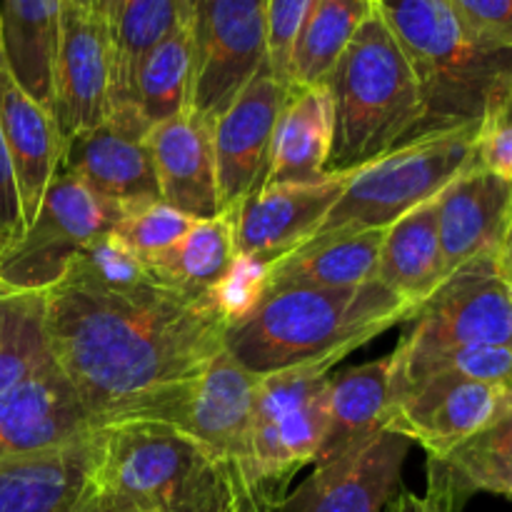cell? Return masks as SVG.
<instances>
[{
    "label": "cell",
    "instance_id": "7",
    "mask_svg": "<svg viewBox=\"0 0 512 512\" xmlns=\"http://www.w3.org/2000/svg\"><path fill=\"white\" fill-rule=\"evenodd\" d=\"M473 345H512V293L493 255L455 270L408 320L390 355V398L425 363Z\"/></svg>",
    "mask_w": 512,
    "mask_h": 512
},
{
    "label": "cell",
    "instance_id": "27",
    "mask_svg": "<svg viewBox=\"0 0 512 512\" xmlns=\"http://www.w3.org/2000/svg\"><path fill=\"white\" fill-rule=\"evenodd\" d=\"M0 25L10 75L50 113L60 0H0Z\"/></svg>",
    "mask_w": 512,
    "mask_h": 512
},
{
    "label": "cell",
    "instance_id": "39",
    "mask_svg": "<svg viewBox=\"0 0 512 512\" xmlns=\"http://www.w3.org/2000/svg\"><path fill=\"white\" fill-rule=\"evenodd\" d=\"M315 0H268V65L290 85V55Z\"/></svg>",
    "mask_w": 512,
    "mask_h": 512
},
{
    "label": "cell",
    "instance_id": "26",
    "mask_svg": "<svg viewBox=\"0 0 512 512\" xmlns=\"http://www.w3.org/2000/svg\"><path fill=\"white\" fill-rule=\"evenodd\" d=\"M375 280L415 308H420L448 280L435 200L418 205L385 228Z\"/></svg>",
    "mask_w": 512,
    "mask_h": 512
},
{
    "label": "cell",
    "instance_id": "3",
    "mask_svg": "<svg viewBox=\"0 0 512 512\" xmlns=\"http://www.w3.org/2000/svg\"><path fill=\"white\" fill-rule=\"evenodd\" d=\"M323 85L333 113L325 173H353L418 135L423 123L418 80L378 8Z\"/></svg>",
    "mask_w": 512,
    "mask_h": 512
},
{
    "label": "cell",
    "instance_id": "11",
    "mask_svg": "<svg viewBox=\"0 0 512 512\" xmlns=\"http://www.w3.org/2000/svg\"><path fill=\"white\" fill-rule=\"evenodd\" d=\"M188 110L218 120L268 63V0H193Z\"/></svg>",
    "mask_w": 512,
    "mask_h": 512
},
{
    "label": "cell",
    "instance_id": "42",
    "mask_svg": "<svg viewBox=\"0 0 512 512\" xmlns=\"http://www.w3.org/2000/svg\"><path fill=\"white\" fill-rule=\"evenodd\" d=\"M25 233L23 213H20L18 188H15L13 165L5 150L3 133H0V255Z\"/></svg>",
    "mask_w": 512,
    "mask_h": 512
},
{
    "label": "cell",
    "instance_id": "6",
    "mask_svg": "<svg viewBox=\"0 0 512 512\" xmlns=\"http://www.w3.org/2000/svg\"><path fill=\"white\" fill-rule=\"evenodd\" d=\"M478 125L423 135L353 170L318 235L385 230L418 205L435 200L460 173L475 165Z\"/></svg>",
    "mask_w": 512,
    "mask_h": 512
},
{
    "label": "cell",
    "instance_id": "15",
    "mask_svg": "<svg viewBox=\"0 0 512 512\" xmlns=\"http://www.w3.org/2000/svg\"><path fill=\"white\" fill-rule=\"evenodd\" d=\"M350 173H328L313 183L260 185L230 208L235 253L270 265L308 243L348 185Z\"/></svg>",
    "mask_w": 512,
    "mask_h": 512
},
{
    "label": "cell",
    "instance_id": "14",
    "mask_svg": "<svg viewBox=\"0 0 512 512\" xmlns=\"http://www.w3.org/2000/svg\"><path fill=\"white\" fill-rule=\"evenodd\" d=\"M510 403V385L438 373L415 383L395 400L388 430L423 445L428 458L438 460L470 435L495 423Z\"/></svg>",
    "mask_w": 512,
    "mask_h": 512
},
{
    "label": "cell",
    "instance_id": "1",
    "mask_svg": "<svg viewBox=\"0 0 512 512\" xmlns=\"http://www.w3.org/2000/svg\"><path fill=\"white\" fill-rule=\"evenodd\" d=\"M55 365L95 428L185 420L205 370L225 350V323L208 295L150 280L110 293L63 278L45 293Z\"/></svg>",
    "mask_w": 512,
    "mask_h": 512
},
{
    "label": "cell",
    "instance_id": "37",
    "mask_svg": "<svg viewBox=\"0 0 512 512\" xmlns=\"http://www.w3.org/2000/svg\"><path fill=\"white\" fill-rule=\"evenodd\" d=\"M268 293V265L255 258L235 255L228 273L210 290V303L225 323V330L258 308Z\"/></svg>",
    "mask_w": 512,
    "mask_h": 512
},
{
    "label": "cell",
    "instance_id": "47",
    "mask_svg": "<svg viewBox=\"0 0 512 512\" xmlns=\"http://www.w3.org/2000/svg\"><path fill=\"white\" fill-rule=\"evenodd\" d=\"M508 498H510V500H512V490H510V493H508Z\"/></svg>",
    "mask_w": 512,
    "mask_h": 512
},
{
    "label": "cell",
    "instance_id": "19",
    "mask_svg": "<svg viewBox=\"0 0 512 512\" xmlns=\"http://www.w3.org/2000/svg\"><path fill=\"white\" fill-rule=\"evenodd\" d=\"M213 125V120L185 110L153 125L145 138L153 155L160 200L195 220L225 213L218 190Z\"/></svg>",
    "mask_w": 512,
    "mask_h": 512
},
{
    "label": "cell",
    "instance_id": "38",
    "mask_svg": "<svg viewBox=\"0 0 512 512\" xmlns=\"http://www.w3.org/2000/svg\"><path fill=\"white\" fill-rule=\"evenodd\" d=\"M475 165L512 183V78L480 118Z\"/></svg>",
    "mask_w": 512,
    "mask_h": 512
},
{
    "label": "cell",
    "instance_id": "41",
    "mask_svg": "<svg viewBox=\"0 0 512 512\" xmlns=\"http://www.w3.org/2000/svg\"><path fill=\"white\" fill-rule=\"evenodd\" d=\"M463 503L465 498L458 493L443 463L428 458V488H425V493L415 495L403 490L390 503L388 512H460Z\"/></svg>",
    "mask_w": 512,
    "mask_h": 512
},
{
    "label": "cell",
    "instance_id": "28",
    "mask_svg": "<svg viewBox=\"0 0 512 512\" xmlns=\"http://www.w3.org/2000/svg\"><path fill=\"white\" fill-rule=\"evenodd\" d=\"M193 0H103L113 48V110L130 105L133 80L140 60L163 38H168L183 20L190 18Z\"/></svg>",
    "mask_w": 512,
    "mask_h": 512
},
{
    "label": "cell",
    "instance_id": "46",
    "mask_svg": "<svg viewBox=\"0 0 512 512\" xmlns=\"http://www.w3.org/2000/svg\"><path fill=\"white\" fill-rule=\"evenodd\" d=\"M0 58H3V25H0Z\"/></svg>",
    "mask_w": 512,
    "mask_h": 512
},
{
    "label": "cell",
    "instance_id": "30",
    "mask_svg": "<svg viewBox=\"0 0 512 512\" xmlns=\"http://www.w3.org/2000/svg\"><path fill=\"white\" fill-rule=\"evenodd\" d=\"M190 80H193V23L188 18L140 60L130 105H135L145 123L153 128L188 110Z\"/></svg>",
    "mask_w": 512,
    "mask_h": 512
},
{
    "label": "cell",
    "instance_id": "5",
    "mask_svg": "<svg viewBox=\"0 0 512 512\" xmlns=\"http://www.w3.org/2000/svg\"><path fill=\"white\" fill-rule=\"evenodd\" d=\"M93 485L133 512H233L223 470L170 423L100 428Z\"/></svg>",
    "mask_w": 512,
    "mask_h": 512
},
{
    "label": "cell",
    "instance_id": "10",
    "mask_svg": "<svg viewBox=\"0 0 512 512\" xmlns=\"http://www.w3.org/2000/svg\"><path fill=\"white\" fill-rule=\"evenodd\" d=\"M258 375L228 353L205 370L180 430L193 435L228 480L233 512H275L260 483L253 445V403Z\"/></svg>",
    "mask_w": 512,
    "mask_h": 512
},
{
    "label": "cell",
    "instance_id": "22",
    "mask_svg": "<svg viewBox=\"0 0 512 512\" xmlns=\"http://www.w3.org/2000/svg\"><path fill=\"white\" fill-rule=\"evenodd\" d=\"M98 430L48 453L0 463V512H73L93 483Z\"/></svg>",
    "mask_w": 512,
    "mask_h": 512
},
{
    "label": "cell",
    "instance_id": "50",
    "mask_svg": "<svg viewBox=\"0 0 512 512\" xmlns=\"http://www.w3.org/2000/svg\"><path fill=\"white\" fill-rule=\"evenodd\" d=\"M510 388H512V385H510Z\"/></svg>",
    "mask_w": 512,
    "mask_h": 512
},
{
    "label": "cell",
    "instance_id": "43",
    "mask_svg": "<svg viewBox=\"0 0 512 512\" xmlns=\"http://www.w3.org/2000/svg\"><path fill=\"white\" fill-rule=\"evenodd\" d=\"M73 512H133V510L125 508V505H120L118 500H113L110 495L100 493V490L90 483V488L85 490L83 500L75 505Z\"/></svg>",
    "mask_w": 512,
    "mask_h": 512
},
{
    "label": "cell",
    "instance_id": "29",
    "mask_svg": "<svg viewBox=\"0 0 512 512\" xmlns=\"http://www.w3.org/2000/svg\"><path fill=\"white\" fill-rule=\"evenodd\" d=\"M233 215L225 210L218 218L195 220L183 240L155 263L145 265L155 283L183 295H210L235 260Z\"/></svg>",
    "mask_w": 512,
    "mask_h": 512
},
{
    "label": "cell",
    "instance_id": "24",
    "mask_svg": "<svg viewBox=\"0 0 512 512\" xmlns=\"http://www.w3.org/2000/svg\"><path fill=\"white\" fill-rule=\"evenodd\" d=\"M390 355L330 375L325 390V435L318 463L338 458L388 428Z\"/></svg>",
    "mask_w": 512,
    "mask_h": 512
},
{
    "label": "cell",
    "instance_id": "21",
    "mask_svg": "<svg viewBox=\"0 0 512 512\" xmlns=\"http://www.w3.org/2000/svg\"><path fill=\"white\" fill-rule=\"evenodd\" d=\"M0 133L13 165L20 213L28 225L63 160V138L53 115L35 103L0 58Z\"/></svg>",
    "mask_w": 512,
    "mask_h": 512
},
{
    "label": "cell",
    "instance_id": "18",
    "mask_svg": "<svg viewBox=\"0 0 512 512\" xmlns=\"http://www.w3.org/2000/svg\"><path fill=\"white\" fill-rule=\"evenodd\" d=\"M95 430L83 400L55 360L0 393V463L63 448Z\"/></svg>",
    "mask_w": 512,
    "mask_h": 512
},
{
    "label": "cell",
    "instance_id": "32",
    "mask_svg": "<svg viewBox=\"0 0 512 512\" xmlns=\"http://www.w3.org/2000/svg\"><path fill=\"white\" fill-rule=\"evenodd\" d=\"M50 363L45 293L0 288V393Z\"/></svg>",
    "mask_w": 512,
    "mask_h": 512
},
{
    "label": "cell",
    "instance_id": "33",
    "mask_svg": "<svg viewBox=\"0 0 512 512\" xmlns=\"http://www.w3.org/2000/svg\"><path fill=\"white\" fill-rule=\"evenodd\" d=\"M438 463H443L463 498L473 493L508 498L512 490V403L495 423L455 445Z\"/></svg>",
    "mask_w": 512,
    "mask_h": 512
},
{
    "label": "cell",
    "instance_id": "12",
    "mask_svg": "<svg viewBox=\"0 0 512 512\" xmlns=\"http://www.w3.org/2000/svg\"><path fill=\"white\" fill-rule=\"evenodd\" d=\"M113 113V48L98 10L60 0L50 115L63 143L98 128Z\"/></svg>",
    "mask_w": 512,
    "mask_h": 512
},
{
    "label": "cell",
    "instance_id": "9",
    "mask_svg": "<svg viewBox=\"0 0 512 512\" xmlns=\"http://www.w3.org/2000/svg\"><path fill=\"white\" fill-rule=\"evenodd\" d=\"M125 210L58 170L25 233L0 255V288L48 293L63 280L70 260L118 225Z\"/></svg>",
    "mask_w": 512,
    "mask_h": 512
},
{
    "label": "cell",
    "instance_id": "2",
    "mask_svg": "<svg viewBox=\"0 0 512 512\" xmlns=\"http://www.w3.org/2000/svg\"><path fill=\"white\" fill-rule=\"evenodd\" d=\"M415 310L378 280L358 288H273L253 313L225 330V353L258 378L315 360H343L393 325L408 323Z\"/></svg>",
    "mask_w": 512,
    "mask_h": 512
},
{
    "label": "cell",
    "instance_id": "8",
    "mask_svg": "<svg viewBox=\"0 0 512 512\" xmlns=\"http://www.w3.org/2000/svg\"><path fill=\"white\" fill-rule=\"evenodd\" d=\"M340 360L325 358L263 375L255 388L253 445L265 498L278 512L305 465H315L325 435V390Z\"/></svg>",
    "mask_w": 512,
    "mask_h": 512
},
{
    "label": "cell",
    "instance_id": "20",
    "mask_svg": "<svg viewBox=\"0 0 512 512\" xmlns=\"http://www.w3.org/2000/svg\"><path fill=\"white\" fill-rule=\"evenodd\" d=\"M435 208L450 278L463 265L495 253L512 220V183L473 165L435 198Z\"/></svg>",
    "mask_w": 512,
    "mask_h": 512
},
{
    "label": "cell",
    "instance_id": "4",
    "mask_svg": "<svg viewBox=\"0 0 512 512\" xmlns=\"http://www.w3.org/2000/svg\"><path fill=\"white\" fill-rule=\"evenodd\" d=\"M423 100L415 138L478 125L512 78V50L475 38L448 0H378Z\"/></svg>",
    "mask_w": 512,
    "mask_h": 512
},
{
    "label": "cell",
    "instance_id": "34",
    "mask_svg": "<svg viewBox=\"0 0 512 512\" xmlns=\"http://www.w3.org/2000/svg\"><path fill=\"white\" fill-rule=\"evenodd\" d=\"M63 278H73L78 283L93 285V288L110 290V293H128V290L148 285L150 273L143 260L130 253L123 243L110 233L90 240L73 260Z\"/></svg>",
    "mask_w": 512,
    "mask_h": 512
},
{
    "label": "cell",
    "instance_id": "44",
    "mask_svg": "<svg viewBox=\"0 0 512 512\" xmlns=\"http://www.w3.org/2000/svg\"><path fill=\"white\" fill-rule=\"evenodd\" d=\"M493 265H495V273H498V278L512 290V220H510L508 230H505L503 240H500V245L495 248Z\"/></svg>",
    "mask_w": 512,
    "mask_h": 512
},
{
    "label": "cell",
    "instance_id": "25",
    "mask_svg": "<svg viewBox=\"0 0 512 512\" xmlns=\"http://www.w3.org/2000/svg\"><path fill=\"white\" fill-rule=\"evenodd\" d=\"M385 230L330 233L310 238L293 253L268 265V290L305 285V288H358L378 278L380 245Z\"/></svg>",
    "mask_w": 512,
    "mask_h": 512
},
{
    "label": "cell",
    "instance_id": "13",
    "mask_svg": "<svg viewBox=\"0 0 512 512\" xmlns=\"http://www.w3.org/2000/svg\"><path fill=\"white\" fill-rule=\"evenodd\" d=\"M150 125L135 105H123L105 123L63 143L60 170L123 210L160 200L153 155L148 148Z\"/></svg>",
    "mask_w": 512,
    "mask_h": 512
},
{
    "label": "cell",
    "instance_id": "48",
    "mask_svg": "<svg viewBox=\"0 0 512 512\" xmlns=\"http://www.w3.org/2000/svg\"><path fill=\"white\" fill-rule=\"evenodd\" d=\"M375 3H378V0H375Z\"/></svg>",
    "mask_w": 512,
    "mask_h": 512
},
{
    "label": "cell",
    "instance_id": "23",
    "mask_svg": "<svg viewBox=\"0 0 512 512\" xmlns=\"http://www.w3.org/2000/svg\"><path fill=\"white\" fill-rule=\"evenodd\" d=\"M333 138V113L325 85H293L280 110L260 185L313 183L325 178ZM258 185V188H260Z\"/></svg>",
    "mask_w": 512,
    "mask_h": 512
},
{
    "label": "cell",
    "instance_id": "16",
    "mask_svg": "<svg viewBox=\"0 0 512 512\" xmlns=\"http://www.w3.org/2000/svg\"><path fill=\"white\" fill-rule=\"evenodd\" d=\"M410 445L405 435L380 430L338 458L315 465L278 512H388Z\"/></svg>",
    "mask_w": 512,
    "mask_h": 512
},
{
    "label": "cell",
    "instance_id": "17",
    "mask_svg": "<svg viewBox=\"0 0 512 512\" xmlns=\"http://www.w3.org/2000/svg\"><path fill=\"white\" fill-rule=\"evenodd\" d=\"M290 88L293 85L283 83L265 63L233 105L215 120V168L225 210L238 205L263 180L275 125Z\"/></svg>",
    "mask_w": 512,
    "mask_h": 512
},
{
    "label": "cell",
    "instance_id": "35",
    "mask_svg": "<svg viewBox=\"0 0 512 512\" xmlns=\"http://www.w3.org/2000/svg\"><path fill=\"white\" fill-rule=\"evenodd\" d=\"M193 225L195 218L170 208L163 200H155V203L125 210L123 218L113 228V235L130 253L150 265L168 255Z\"/></svg>",
    "mask_w": 512,
    "mask_h": 512
},
{
    "label": "cell",
    "instance_id": "45",
    "mask_svg": "<svg viewBox=\"0 0 512 512\" xmlns=\"http://www.w3.org/2000/svg\"><path fill=\"white\" fill-rule=\"evenodd\" d=\"M70 3L80 5V8H90V10H98V13H100V3H103V0H70Z\"/></svg>",
    "mask_w": 512,
    "mask_h": 512
},
{
    "label": "cell",
    "instance_id": "40",
    "mask_svg": "<svg viewBox=\"0 0 512 512\" xmlns=\"http://www.w3.org/2000/svg\"><path fill=\"white\" fill-rule=\"evenodd\" d=\"M465 28L483 43L512 50V0H448Z\"/></svg>",
    "mask_w": 512,
    "mask_h": 512
},
{
    "label": "cell",
    "instance_id": "49",
    "mask_svg": "<svg viewBox=\"0 0 512 512\" xmlns=\"http://www.w3.org/2000/svg\"><path fill=\"white\" fill-rule=\"evenodd\" d=\"M510 293H512V290H510Z\"/></svg>",
    "mask_w": 512,
    "mask_h": 512
},
{
    "label": "cell",
    "instance_id": "36",
    "mask_svg": "<svg viewBox=\"0 0 512 512\" xmlns=\"http://www.w3.org/2000/svg\"><path fill=\"white\" fill-rule=\"evenodd\" d=\"M438 373L463 375V378L480 380V383L512 385V345H473V348H460L430 360L418 373L405 380L403 388L395 390L393 398H390V408L405 390Z\"/></svg>",
    "mask_w": 512,
    "mask_h": 512
},
{
    "label": "cell",
    "instance_id": "31",
    "mask_svg": "<svg viewBox=\"0 0 512 512\" xmlns=\"http://www.w3.org/2000/svg\"><path fill=\"white\" fill-rule=\"evenodd\" d=\"M375 0H315L290 55V85H323Z\"/></svg>",
    "mask_w": 512,
    "mask_h": 512
}]
</instances>
